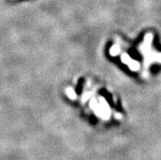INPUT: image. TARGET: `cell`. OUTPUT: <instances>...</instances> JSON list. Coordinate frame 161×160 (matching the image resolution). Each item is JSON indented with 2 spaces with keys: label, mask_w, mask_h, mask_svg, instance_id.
Here are the masks:
<instances>
[{
  "label": "cell",
  "mask_w": 161,
  "mask_h": 160,
  "mask_svg": "<svg viewBox=\"0 0 161 160\" xmlns=\"http://www.w3.org/2000/svg\"><path fill=\"white\" fill-rule=\"evenodd\" d=\"M86 83L79 99L83 106L101 120L109 121L112 118H118L119 114L112 106L106 95L91 81Z\"/></svg>",
  "instance_id": "1"
}]
</instances>
